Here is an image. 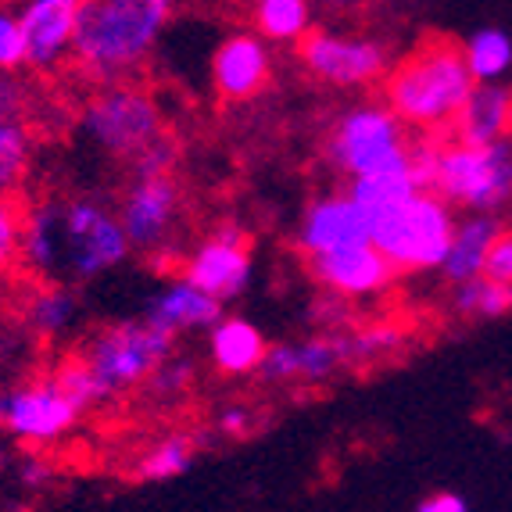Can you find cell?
<instances>
[{"mask_svg": "<svg viewBox=\"0 0 512 512\" xmlns=\"http://www.w3.org/2000/svg\"><path fill=\"white\" fill-rule=\"evenodd\" d=\"M298 61L312 79L337 90H362L376 86L391 69V51L384 40L359 33H337L316 26L298 40Z\"/></svg>", "mask_w": 512, "mask_h": 512, "instance_id": "cell-9", "label": "cell"}, {"mask_svg": "<svg viewBox=\"0 0 512 512\" xmlns=\"http://www.w3.org/2000/svg\"><path fill=\"white\" fill-rule=\"evenodd\" d=\"M33 169V140L15 126H0V194L26 190Z\"/></svg>", "mask_w": 512, "mask_h": 512, "instance_id": "cell-26", "label": "cell"}, {"mask_svg": "<svg viewBox=\"0 0 512 512\" xmlns=\"http://www.w3.org/2000/svg\"><path fill=\"white\" fill-rule=\"evenodd\" d=\"M79 119L90 126L97 144L122 165L137 162L140 154L172 137L162 104L154 101V94L140 79L90 90L79 104Z\"/></svg>", "mask_w": 512, "mask_h": 512, "instance_id": "cell-4", "label": "cell"}, {"mask_svg": "<svg viewBox=\"0 0 512 512\" xmlns=\"http://www.w3.org/2000/svg\"><path fill=\"white\" fill-rule=\"evenodd\" d=\"M462 58L473 83H502L512 69V36L505 29L484 26L462 43Z\"/></svg>", "mask_w": 512, "mask_h": 512, "instance_id": "cell-24", "label": "cell"}, {"mask_svg": "<svg viewBox=\"0 0 512 512\" xmlns=\"http://www.w3.org/2000/svg\"><path fill=\"white\" fill-rule=\"evenodd\" d=\"M115 219L126 233L129 251H140L154 269L169 273V262H176L172 244L183 219V187L176 176H129L115 205Z\"/></svg>", "mask_w": 512, "mask_h": 512, "instance_id": "cell-8", "label": "cell"}, {"mask_svg": "<svg viewBox=\"0 0 512 512\" xmlns=\"http://www.w3.org/2000/svg\"><path fill=\"white\" fill-rule=\"evenodd\" d=\"M455 312L462 316H477V319H498L505 312H512V287L505 283L477 276L470 283H459L455 287Z\"/></svg>", "mask_w": 512, "mask_h": 512, "instance_id": "cell-25", "label": "cell"}, {"mask_svg": "<svg viewBox=\"0 0 512 512\" xmlns=\"http://www.w3.org/2000/svg\"><path fill=\"white\" fill-rule=\"evenodd\" d=\"M208 351L222 373H251L262 366L265 341L262 333L240 316H222L208 333Z\"/></svg>", "mask_w": 512, "mask_h": 512, "instance_id": "cell-21", "label": "cell"}, {"mask_svg": "<svg viewBox=\"0 0 512 512\" xmlns=\"http://www.w3.org/2000/svg\"><path fill=\"white\" fill-rule=\"evenodd\" d=\"M76 412L79 409L72 405L69 394L54 384L47 369H40L36 376L11 387V394L0 402V423L22 437L47 441V437H58L61 430H69Z\"/></svg>", "mask_w": 512, "mask_h": 512, "instance_id": "cell-12", "label": "cell"}, {"mask_svg": "<svg viewBox=\"0 0 512 512\" xmlns=\"http://www.w3.org/2000/svg\"><path fill=\"white\" fill-rule=\"evenodd\" d=\"M29 222H33V197L26 190L0 194V287L22 276H36L26 262Z\"/></svg>", "mask_w": 512, "mask_h": 512, "instance_id": "cell-20", "label": "cell"}, {"mask_svg": "<svg viewBox=\"0 0 512 512\" xmlns=\"http://www.w3.org/2000/svg\"><path fill=\"white\" fill-rule=\"evenodd\" d=\"M455 208L430 190L412 194L405 205L369 222V244L387 258L394 273H430L441 269L455 233Z\"/></svg>", "mask_w": 512, "mask_h": 512, "instance_id": "cell-5", "label": "cell"}, {"mask_svg": "<svg viewBox=\"0 0 512 512\" xmlns=\"http://www.w3.org/2000/svg\"><path fill=\"white\" fill-rule=\"evenodd\" d=\"M498 233H502L498 215H462V219L455 222L448 258H444V265L437 269V273L452 283V287L484 276L487 251H491V244H495Z\"/></svg>", "mask_w": 512, "mask_h": 512, "instance_id": "cell-18", "label": "cell"}, {"mask_svg": "<svg viewBox=\"0 0 512 512\" xmlns=\"http://www.w3.org/2000/svg\"><path fill=\"white\" fill-rule=\"evenodd\" d=\"M54 230L65 240V262H69L76 280H90L129 255V240L115 212L97 205V201L54 205Z\"/></svg>", "mask_w": 512, "mask_h": 512, "instance_id": "cell-10", "label": "cell"}, {"mask_svg": "<svg viewBox=\"0 0 512 512\" xmlns=\"http://www.w3.org/2000/svg\"><path fill=\"white\" fill-rule=\"evenodd\" d=\"M427 190L466 215H498L512 205V140L473 147L437 137Z\"/></svg>", "mask_w": 512, "mask_h": 512, "instance_id": "cell-3", "label": "cell"}, {"mask_svg": "<svg viewBox=\"0 0 512 512\" xmlns=\"http://www.w3.org/2000/svg\"><path fill=\"white\" fill-rule=\"evenodd\" d=\"M473 86L462 43L430 36L387 69L380 79V101L416 137H448Z\"/></svg>", "mask_w": 512, "mask_h": 512, "instance_id": "cell-2", "label": "cell"}, {"mask_svg": "<svg viewBox=\"0 0 512 512\" xmlns=\"http://www.w3.org/2000/svg\"><path fill=\"white\" fill-rule=\"evenodd\" d=\"M373 0H316V8L330 18H355L369 8Z\"/></svg>", "mask_w": 512, "mask_h": 512, "instance_id": "cell-30", "label": "cell"}, {"mask_svg": "<svg viewBox=\"0 0 512 512\" xmlns=\"http://www.w3.org/2000/svg\"><path fill=\"white\" fill-rule=\"evenodd\" d=\"M248 15L265 43H298L316 29V0H248Z\"/></svg>", "mask_w": 512, "mask_h": 512, "instance_id": "cell-22", "label": "cell"}, {"mask_svg": "<svg viewBox=\"0 0 512 512\" xmlns=\"http://www.w3.org/2000/svg\"><path fill=\"white\" fill-rule=\"evenodd\" d=\"M423 512H462V505L455 498H437L434 505H427Z\"/></svg>", "mask_w": 512, "mask_h": 512, "instance_id": "cell-31", "label": "cell"}, {"mask_svg": "<svg viewBox=\"0 0 512 512\" xmlns=\"http://www.w3.org/2000/svg\"><path fill=\"white\" fill-rule=\"evenodd\" d=\"M273 79L269 43L255 33H230L212 54V90L222 104L258 97Z\"/></svg>", "mask_w": 512, "mask_h": 512, "instance_id": "cell-14", "label": "cell"}, {"mask_svg": "<svg viewBox=\"0 0 512 512\" xmlns=\"http://www.w3.org/2000/svg\"><path fill=\"white\" fill-rule=\"evenodd\" d=\"M172 8L176 0H83L69 54L43 72L72 76L90 90L140 79Z\"/></svg>", "mask_w": 512, "mask_h": 512, "instance_id": "cell-1", "label": "cell"}, {"mask_svg": "<svg viewBox=\"0 0 512 512\" xmlns=\"http://www.w3.org/2000/svg\"><path fill=\"white\" fill-rule=\"evenodd\" d=\"M18 65H26V40H22V26L15 18L0 15V72H15Z\"/></svg>", "mask_w": 512, "mask_h": 512, "instance_id": "cell-27", "label": "cell"}, {"mask_svg": "<svg viewBox=\"0 0 512 512\" xmlns=\"http://www.w3.org/2000/svg\"><path fill=\"white\" fill-rule=\"evenodd\" d=\"M172 351V333L154 326L151 319L140 323H108L97 326L76 348V359L86 366L97 387V398L140 384L144 376L158 373L162 359Z\"/></svg>", "mask_w": 512, "mask_h": 512, "instance_id": "cell-6", "label": "cell"}, {"mask_svg": "<svg viewBox=\"0 0 512 512\" xmlns=\"http://www.w3.org/2000/svg\"><path fill=\"white\" fill-rule=\"evenodd\" d=\"M448 137L459 144H502L512 140V86L509 83H477L462 104L459 119L452 122Z\"/></svg>", "mask_w": 512, "mask_h": 512, "instance_id": "cell-17", "label": "cell"}, {"mask_svg": "<svg viewBox=\"0 0 512 512\" xmlns=\"http://www.w3.org/2000/svg\"><path fill=\"white\" fill-rule=\"evenodd\" d=\"M409 129L384 101H362L337 119L326 137V154L348 180L409 165Z\"/></svg>", "mask_w": 512, "mask_h": 512, "instance_id": "cell-7", "label": "cell"}, {"mask_svg": "<svg viewBox=\"0 0 512 512\" xmlns=\"http://www.w3.org/2000/svg\"><path fill=\"white\" fill-rule=\"evenodd\" d=\"M151 319L154 326H162L165 333H176L180 330H212L215 323L222 319V301H215L212 294L197 291L194 283L187 280H172L151 305Z\"/></svg>", "mask_w": 512, "mask_h": 512, "instance_id": "cell-19", "label": "cell"}, {"mask_svg": "<svg viewBox=\"0 0 512 512\" xmlns=\"http://www.w3.org/2000/svg\"><path fill=\"white\" fill-rule=\"evenodd\" d=\"M83 0H33L22 15V40H26L29 69H54L65 61L76 33V18Z\"/></svg>", "mask_w": 512, "mask_h": 512, "instance_id": "cell-16", "label": "cell"}, {"mask_svg": "<svg viewBox=\"0 0 512 512\" xmlns=\"http://www.w3.org/2000/svg\"><path fill=\"white\" fill-rule=\"evenodd\" d=\"M180 280L194 283L197 291L215 301H230L244 294L251 280V251L237 226H222L208 233L194 251L180 262Z\"/></svg>", "mask_w": 512, "mask_h": 512, "instance_id": "cell-11", "label": "cell"}, {"mask_svg": "<svg viewBox=\"0 0 512 512\" xmlns=\"http://www.w3.org/2000/svg\"><path fill=\"white\" fill-rule=\"evenodd\" d=\"M484 276H487V280L512 287V230H505V226H502V233L495 237V244H491V251H487Z\"/></svg>", "mask_w": 512, "mask_h": 512, "instance_id": "cell-28", "label": "cell"}, {"mask_svg": "<svg viewBox=\"0 0 512 512\" xmlns=\"http://www.w3.org/2000/svg\"><path fill=\"white\" fill-rule=\"evenodd\" d=\"M412 194H419V183L412 180L409 165H405V169H387V172H373V176H359V180H351V187H348V197L362 212L366 226L380 219V215H387L391 208L405 205Z\"/></svg>", "mask_w": 512, "mask_h": 512, "instance_id": "cell-23", "label": "cell"}, {"mask_svg": "<svg viewBox=\"0 0 512 512\" xmlns=\"http://www.w3.org/2000/svg\"><path fill=\"white\" fill-rule=\"evenodd\" d=\"M308 269H312L319 287L337 301L376 298V294H384L394 280V269L369 240H362L355 248L308 258Z\"/></svg>", "mask_w": 512, "mask_h": 512, "instance_id": "cell-13", "label": "cell"}, {"mask_svg": "<svg viewBox=\"0 0 512 512\" xmlns=\"http://www.w3.org/2000/svg\"><path fill=\"white\" fill-rule=\"evenodd\" d=\"M362 240H369V226L348 194H330L312 201L298 226V248L305 251V258L355 248Z\"/></svg>", "mask_w": 512, "mask_h": 512, "instance_id": "cell-15", "label": "cell"}, {"mask_svg": "<svg viewBox=\"0 0 512 512\" xmlns=\"http://www.w3.org/2000/svg\"><path fill=\"white\" fill-rule=\"evenodd\" d=\"M183 459H187V448H183V441H169L165 448H158V452L151 455L147 470H151V473H172V470H180Z\"/></svg>", "mask_w": 512, "mask_h": 512, "instance_id": "cell-29", "label": "cell"}]
</instances>
